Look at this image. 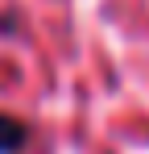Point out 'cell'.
<instances>
[{"mask_svg": "<svg viewBox=\"0 0 149 154\" xmlns=\"http://www.w3.org/2000/svg\"><path fill=\"white\" fill-rule=\"evenodd\" d=\"M25 137H29V129H25L17 117H4V112H0V154H17L25 146Z\"/></svg>", "mask_w": 149, "mask_h": 154, "instance_id": "obj_1", "label": "cell"}]
</instances>
